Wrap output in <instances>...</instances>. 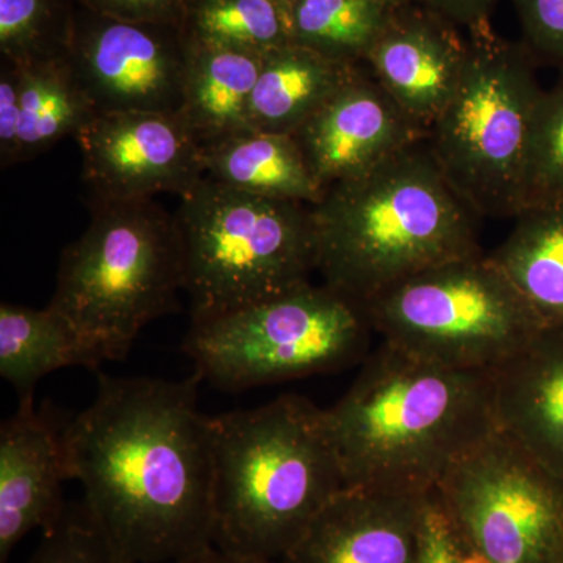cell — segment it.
I'll return each mask as SVG.
<instances>
[{
    "instance_id": "obj_1",
    "label": "cell",
    "mask_w": 563,
    "mask_h": 563,
    "mask_svg": "<svg viewBox=\"0 0 563 563\" xmlns=\"http://www.w3.org/2000/svg\"><path fill=\"white\" fill-rule=\"evenodd\" d=\"M87 409L65 424L70 479L121 563H169L213 547L211 417L202 383L98 374Z\"/></svg>"
},
{
    "instance_id": "obj_2",
    "label": "cell",
    "mask_w": 563,
    "mask_h": 563,
    "mask_svg": "<svg viewBox=\"0 0 563 563\" xmlns=\"http://www.w3.org/2000/svg\"><path fill=\"white\" fill-rule=\"evenodd\" d=\"M346 488L424 496L498 429L490 372L446 368L380 344L325 409Z\"/></svg>"
},
{
    "instance_id": "obj_3",
    "label": "cell",
    "mask_w": 563,
    "mask_h": 563,
    "mask_svg": "<svg viewBox=\"0 0 563 563\" xmlns=\"http://www.w3.org/2000/svg\"><path fill=\"white\" fill-rule=\"evenodd\" d=\"M322 284L365 303L433 266L483 254V218L444 179L426 140L312 206Z\"/></svg>"
},
{
    "instance_id": "obj_4",
    "label": "cell",
    "mask_w": 563,
    "mask_h": 563,
    "mask_svg": "<svg viewBox=\"0 0 563 563\" xmlns=\"http://www.w3.org/2000/svg\"><path fill=\"white\" fill-rule=\"evenodd\" d=\"M213 544L279 562L346 488L325 409L298 395L211 417Z\"/></svg>"
},
{
    "instance_id": "obj_5",
    "label": "cell",
    "mask_w": 563,
    "mask_h": 563,
    "mask_svg": "<svg viewBox=\"0 0 563 563\" xmlns=\"http://www.w3.org/2000/svg\"><path fill=\"white\" fill-rule=\"evenodd\" d=\"M185 287L174 214L152 199L91 201V221L65 247L49 306L99 363L128 357L150 322L173 313Z\"/></svg>"
},
{
    "instance_id": "obj_6",
    "label": "cell",
    "mask_w": 563,
    "mask_h": 563,
    "mask_svg": "<svg viewBox=\"0 0 563 563\" xmlns=\"http://www.w3.org/2000/svg\"><path fill=\"white\" fill-rule=\"evenodd\" d=\"M174 213L191 321L235 312L309 284L317 273L312 206L203 177Z\"/></svg>"
},
{
    "instance_id": "obj_7",
    "label": "cell",
    "mask_w": 563,
    "mask_h": 563,
    "mask_svg": "<svg viewBox=\"0 0 563 563\" xmlns=\"http://www.w3.org/2000/svg\"><path fill=\"white\" fill-rule=\"evenodd\" d=\"M536 62L523 43L492 25L470 32L457 91L428 132L444 179L481 218H515L525 207L533 118L542 98Z\"/></svg>"
},
{
    "instance_id": "obj_8",
    "label": "cell",
    "mask_w": 563,
    "mask_h": 563,
    "mask_svg": "<svg viewBox=\"0 0 563 563\" xmlns=\"http://www.w3.org/2000/svg\"><path fill=\"white\" fill-rule=\"evenodd\" d=\"M374 333L363 303L309 282L235 312L191 321L184 352L201 380L242 391L362 365Z\"/></svg>"
},
{
    "instance_id": "obj_9",
    "label": "cell",
    "mask_w": 563,
    "mask_h": 563,
    "mask_svg": "<svg viewBox=\"0 0 563 563\" xmlns=\"http://www.w3.org/2000/svg\"><path fill=\"white\" fill-rule=\"evenodd\" d=\"M363 306L384 343L466 372H493L544 329L484 252L413 274Z\"/></svg>"
},
{
    "instance_id": "obj_10",
    "label": "cell",
    "mask_w": 563,
    "mask_h": 563,
    "mask_svg": "<svg viewBox=\"0 0 563 563\" xmlns=\"http://www.w3.org/2000/svg\"><path fill=\"white\" fill-rule=\"evenodd\" d=\"M490 563H563V479L496 429L435 488Z\"/></svg>"
},
{
    "instance_id": "obj_11",
    "label": "cell",
    "mask_w": 563,
    "mask_h": 563,
    "mask_svg": "<svg viewBox=\"0 0 563 563\" xmlns=\"http://www.w3.org/2000/svg\"><path fill=\"white\" fill-rule=\"evenodd\" d=\"M68 60L98 113L180 114L187 38L177 25L113 20L79 7Z\"/></svg>"
},
{
    "instance_id": "obj_12",
    "label": "cell",
    "mask_w": 563,
    "mask_h": 563,
    "mask_svg": "<svg viewBox=\"0 0 563 563\" xmlns=\"http://www.w3.org/2000/svg\"><path fill=\"white\" fill-rule=\"evenodd\" d=\"M74 139L91 201L184 196L206 177L202 141L180 114L98 113Z\"/></svg>"
},
{
    "instance_id": "obj_13",
    "label": "cell",
    "mask_w": 563,
    "mask_h": 563,
    "mask_svg": "<svg viewBox=\"0 0 563 563\" xmlns=\"http://www.w3.org/2000/svg\"><path fill=\"white\" fill-rule=\"evenodd\" d=\"M292 136L325 191L428 139V132L404 114L363 65Z\"/></svg>"
},
{
    "instance_id": "obj_14",
    "label": "cell",
    "mask_w": 563,
    "mask_h": 563,
    "mask_svg": "<svg viewBox=\"0 0 563 563\" xmlns=\"http://www.w3.org/2000/svg\"><path fill=\"white\" fill-rule=\"evenodd\" d=\"M466 57L461 27L412 2L393 11L363 65L404 114L429 132L457 91Z\"/></svg>"
},
{
    "instance_id": "obj_15",
    "label": "cell",
    "mask_w": 563,
    "mask_h": 563,
    "mask_svg": "<svg viewBox=\"0 0 563 563\" xmlns=\"http://www.w3.org/2000/svg\"><path fill=\"white\" fill-rule=\"evenodd\" d=\"M33 401H20L0 428V563H10L29 533L51 531L68 507L63 499V484L70 479L65 424L36 410Z\"/></svg>"
},
{
    "instance_id": "obj_16",
    "label": "cell",
    "mask_w": 563,
    "mask_h": 563,
    "mask_svg": "<svg viewBox=\"0 0 563 563\" xmlns=\"http://www.w3.org/2000/svg\"><path fill=\"white\" fill-rule=\"evenodd\" d=\"M424 499L344 488L276 563H420Z\"/></svg>"
},
{
    "instance_id": "obj_17",
    "label": "cell",
    "mask_w": 563,
    "mask_h": 563,
    "mask_svg": "<svg viewBox=\"0 0 563 563\" xmlns=\"http://www.w3.org/2000/svg\"><path fill=\"white\" fill-rule=\"evenodd\" d=\"M490 379L499 431L563 479V329L544 328Z\"/></svg>"
},
{
    "instance_id": "obj_18",
    "label": "cell",
    "mask_w": 563,
    "mask_h": 563,
    "mask_svg": "<svg viewBox=\"0 0 563 563\" xmlns=\"http://www.w3.org/2000/svg\"><path fill=\"white\" fill-rule=\"evenodd\" d=\"M362 68L295 43L266 52L252 92L251 128L292 135Z\"/></svg>"
},
{
    "instance_id": "obj_19",
    "label": "cell",
    "mask_w": 563,
    "mask_h": 563,
    "mask_svg": "<svg viewBox=\"0 0 563 563\" xmlns=\"http://www.w3.org/2000/svg\"><path fill=\"white\" fill-rule=\"evenodd\" d=\"M202 158L206 176L251 195L317 206L325 192L287 133L247 129L207 141Z\"/></svg>"
},
{
    "instance_id": "obj_20",
    "label": "cell",
    "mask_w": 563,
    "mask_h": 563,
    "mask_svg": "<svg viewBox=\"0 0 563 563\" xmlns=\"http://www.w3.org/2000/svg\"><path fill=\"white\" fill-rule=\"evenodd\" d=\"M187 38L180 117L202 143L252 129V92L263 54Z\"/></svg>"
},
{
    "instance_id": "obj_21",
    "label": "cell",
    "mask_w": 563,
    "mask_h": 563,
    "mask_svg": "<svg viewBox=\"0 0 563 563\" xmlns=\"http://www.w3.org/2000/svg\"><path fill=\"white\" fill-rule=\"evenodd\" d=\"M492 261L544 328L563 329V202L526 207Z\"/></svg>"
},
{
    "instance_id": "obj_22",
    "label": "cell",
    "mask_w": 563,
    "mask_h": 563,
    "mask_svg": "<svg viewBox=\"0 0 563 563\" xmlns=\"http://www.w3.org/2000/svg\"><path fill=\"white\" fill-rule=\"evenodd\" d=\"M101 363L81 342L57 310L0 306V376L18 393L32 399L36 384L47 374L70 366L98 369Z\"/></svg>"
},
{
    "instance_id": "obj_23",
    "label": "cell",
    "mask_w": 563,
    "mask_h": 563,
    "mask_svg": "<svg viewBox=\"0 0 563 563\" xmlns=\"http://www.w3.org/2000/svg\"><path fill=\"white\" fill-rule=\"evenodd\" d=\"M18 69L21 79L20 162H27L66 136H76L98 111L74 74L68 57L18 66Z\"/></svg>"
},
{
    "instance_id": "obj_24",
    "label": "cell",
    "mask_w": 563,
    "mask_h": 563,
    "mask_svg": "<svg viewBox=\"0 0 563 563\" xmlns=\"http://www.w3.org/2000/svg\"><path fill=\"white\" fill-rule=\"evenodd\" d=\"M393 11L368 0H295L288 10L291 43L363 65Z\"/></svg>"
},
{
    "instance_id": "obj_25",
    "label": "cell",
    "mask_w": 563,
    "mask_h": 563,
    "mask_svg": "<svg viewBox=\"0 0 563 563\" xmlns=\"http://www.w3.org/2000/svg\"><path fill=\"white\" fill-rule=\"evenodd\" d=\"M181 31L201 43L263 55L291 43L287 11L269 0H188Z\"/></svg>"
},
{
    "instance_id": "obj_26",
    "label": "cell",
    "mask_w": 563,
    "mask_h": 563,
    "mask_svg": "<svg viewBox=\"0 0 563 563\" xmlns=\"http://www.w3.org/2000/svg\"><path fill=\"white\" fill-rule=\"evenodd\" d=\"M79 7L77 0H0L2 60L25 66L68 57Z\"/></svg>"
},
{
    "instance_id": "obj_27",
    "label": "cell",
    "mask_w": 563,
    "mask_h": 563,
    "mask_svg": "<svg viewBox=\"0 0 563 563\" xmlns=\"http://www.w3.org/2000/svg\"><path fill=\"white\" fill-rule=\"evenodd\" d=\"M563 202V69L558 81L543 90L531 140L525 174V207Z\"/></svg>"
},
{
    "instance_id": "obj_28",
    "label": "cell",
    "mask_w": 563,
    "mask_h": 563,
    "mask_svg": "<svg viewBox=\"0 0 563 563\" xmlns=\"http://www.w3.org/2000/svg\"><path fill=\"white\" fill-rule=\"evenodd\" d=\"M27 563H121L84 504H68L51 531L43 532Z\"/></svg>"
},
{
    "instance_id": "obj_29",
    "label": "cell",
    "mask_w": 563,
    "mask_h": 563,
    "mask_svg": "<svg viewBox=\"0 0 563 563\" xmlns=\"http://www.w3.org/2000/svg\"><path fill=\"white\" fill-rule=\"evenodd\" d=\"M523 44L537 60L563 69V0H510Z\"/></svg>"
},
{
    "instance_id": "obj_30",
    "label": "cell",
    "mask_w": 563,
    "mask_h": 563,
    "mask_svg": "<svg viewBox=\"0 0 563 563\" xmlns=\"http://www.w3.org/2000/svg\"><path fill=\"white\" fill-rule=\"evenodd\" d=\"M80 7L113 18L131 22L177 25L181 27L187 13L188 0H77Z\"/></svg>"
},
{
    "instance_id": "obj_31",
    "label": "cell",
    "mask_w": 563,
    "mask_h": 563,
    "mask_svg": "<svg viewBox=\"0 0 563 563\" xmlns=\"http://www.w3.org/2000/svg\"><path fill=\"white\" fill-rule=\"evenodd\" d=\"M21 79L13 63L0 66V165L10 168L20 163Z\"/></svg>"
},
{
    "instance_id": "obj_32",
    "label": "cell",
    "mask_w": 563,
    "mask_h": 563,
    "mask_svg": "<svg viewBox=\"0 0 563 563\" xmlns=\"http://www.w3.org/2000/svg\"><path fill=\"white\" fill-rule=\"evenodd\" d=\"M470 32L488 27L498 0H413Z\"/></svg>"
},
{
    "instance_id": "obj_33",
    "label": "cell",
    "mask_w": 563,
    "mask_h": 563,
    "mask_svg": "<svg viewBox=\"0 0 563 563\" xmlns=\"http://www.w3.org/2000/svg\"><path fill=\"white\" fill-rule=\"evenodd\" d=\"M169 563H269L263 561H254V559L240 558V555L225 553V551L220 550V548L210 547L207 550L199 551V553H195L191 555H187V558L179 559V561H174Z\"/></svg>"
},
{
    "instance_id": "obj_34",
    "label": "cell",
    "mask_w": 563,
    "mask_h": 563,
    "mask_svg": "<svg viewBox=\"0 0 563 563\" xmlns=\"http://www.w3.org/2000/svg\"><path fill=\"white\" fill-rule=\"evenodd\" d=\"M368 2L379 3V5L387 7V9L398 10L401 7L409 5L413 0H368Z\"/></svg>"
},
{
    "instance_id": "obj_35",
    "label": "cell",
    "mask_w": 563,
    "mask_h": 563,
    "mask_svg": "<svg viewBox=\"0 0 563 563\" xmlns=\"http://www.w3.org/2000/svg\"><path fill=\"white\" fill-rule=\"evenodd\" d=\"M269 2L276 3L277 7H280L282 10H285L288 13V10H290L295 0H269Z\"/></svg>"
}]
</instances>
